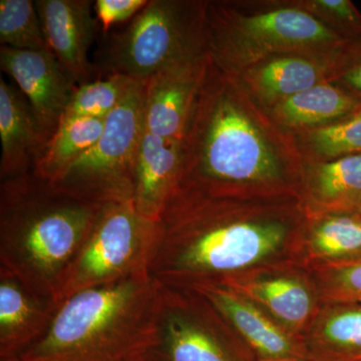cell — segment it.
<instances>
[{"instance_id":"cell-30","label":"cell","mask_w":361,"mask_h":361,"mask_svg":"<svg viewBox=\"0 0 361 361\" xmlns=\"http://www.w3.org/2000/svg\"><path fill=\"white\" fill-rule=\"evenodd\" d=\"M342 80L353 92L361 97V56L349 66Z\"/></svg>"},{"instance_id":"cell-16","label":"cell","mask_w":361,"mask_h":361,"mask_svg":"<svg viewBox=\"0 0 361 361\" xmlns=\"http://www.w3.org/2000/svg\"><path fill=\"white\" fill-rule=\"evenodd\" d=\"M0 179L33 172L45 146L44 137L25 96L0 78Z\"/></svg>"},{"instance_id":"cell-11","label":"cell","mask_w":361,"mask_h":361,"mask_svg":"<svg viewBox=\"0 0 361 361\" xmlns=\"http://www.w3.org/2000/svg\"><path fill=\"white\" fill-rule=\"evenodd\" d=\"M0 66L30 104L47 145L78 85L49 51H20L0 45Z\"/></svg>"},{"instance_id":"cell-19","label":"cell","mask_w":361,"mask_h":361,"mask_svg":"<svg viewBox=\"0 0 361 361\" xmlns=\"http://www.w3.org/2000/svg\"><path fill=\"white\" fill-rule=\"evenodd\" d=\"M244 35L267 44L301 45L334 42L338 37L310 14L280 9L240 20Z\"/></svg>"},{"instance_id":"cell-10","label":"cell","mask_w":361,"mask_h":361,"mask_svg":"<svg viewBox=\"0 0 361 361\" xmlns=\"http://www.w3.org/2000/svg\"><path fill=\"white\" fill-rule=\"evenodd\" d=\"M208 301L254 361H306L302 341L255 304L217 282L190 287Z\"/></svg>"},{"instance_id":"cell-29","label":"cell","mask_w":361,"mask_h":361,"mask_svg":"<svg viewBox=\"0 0 361 361\" xmlns=\"http://www.w3.org/2000/svg\"><path fill=\"white\" fill-rule=\"evenodd\" d=\"M317 6L334 14L345 25L353 26V30L361 32V16L351 2L346 0H319Z\"/></svg>"},{"instance_id":"cell-27","label":"cell","mask_w":361,"mask_h":361,"mask_svg":"<svg viewBox=\"0 0 361 361\" xmlns=\"http://www.w3.org/2000/svg\"><path fill=\"white\" fill-rule=\"evenodd\" d=\"M312 142L324 155H361V104L341 123L315 130Z\"/></svg>"},{"instance_id":"cell-14","label":"cell","mask_w":361,"mask_h":361,"mask_svg":"<svg viewBox=\"0 0 361 361\" xmlns=\"http://www.w3.org/2000/svg\"><path fill=\"white\" fill-rule=\"evenodd\" d=\"M196 61L161 71L145 84V130L169 142H182L198 85Z\"/></svg>"},{"instance_id":"cell-17","label":"cell","mask_w":361,"mask_h":361,"mask_svg":"<svg viewBox=\"0 0 361 361\" xmlns=\"http://www.w3.org/2000/svg\"><path fill=\"white\" fill-rule=\"evenodd\" d=\"M303 346L306 361H361V304L322 303Z\"/></svg>"},{"instance_id":"cell-6","label":"cell","mask_w":361,"mask_h":361,"mask_svg":"<svg viewBox=\"0 0 361 361\" xmlns=\"http://www.w3.org/2000/svg\"><path fill=\"white\" fill-rule=\"evenodd\" d=\"M155 223L135 210L133 202L106 204L77 258L66 272L56 299L149 274Z\"/></svg>"},{"instance_id":"cell-24","label":"cell","mask_w":361,"mask_h":361,"mask_svg":"<svg viewBox=\"0 0 361 361\" xmlns=\"http://www.w3.org/2000/svg\"><path fill=\"white\" fill-rule=\"evenodd\" d=\"M0 44L20 51H49L35 1H0Z\"/></svg>"},{"instance_id":"cell-21","label":"cell","mask_w":361,"mask_h":361,"mask_svg":"<svg viewBox=\"0 0 361 361\" xmlns=\"http://www.w3.org/2000/svg\"><path fill=\"white\" fill-rule=\"evenodd\" d=\"M361 102L331 85H316L287 97L280 106V115L292 125L308 126L330 122L357 110Z\"/></svg>"},{"instance_id":"cell-31","label":"cell","mask_w":361,"mask_h":361,"mask_svg":"<svg viewBox=\"0 0 361 361\" xmlns=\"http://www.w3.org/2000/svg\"><path fill=\"white\" fill-rule=\"evenodd\" d=\"M145 361H160V360H157L155 356L152 355L151 357L148 358V360H145Z\"/></svg>"},{"instance_id":"cell-2","label":"cell","mask_w":361,"mask_h":361,"mask_svg":"<svg viewBox=\"0 0 361 361\" xmlns=\"http://www.w3.org/2000/svg\"><path fill=\"white\" fill-rule=\"evenodd\" d=\"M106 204L75 198L32 172L0 186V266L56 293Z\"/></svg>"},{"instance_id":"cell-22","label":"cell","mask_w":361,"mask_h":361,"mask_svg":"<svg viewBox=\"0 0 361 361\" xmlns=\"http://www.w3.org/2000/svg\"><path fill=\"white\" fill-rule=\"evenodd\" d=\"M314 192L320 200L341 212L360 211L361 155L341 157L320 166Z\"/></svg>"},{"instance_id":"cell-9","label":"cell","mask_w":361,"mask_h":361,"mask_svg":"<svg viewBox=\"0 0 361 361\" xmlns=\"http://www.w3.org/2000/svg\"><path fill=\"white\" fill-rule=\"evenodd\" d=\"M217 283L255 304L302 343L322 305L310 271L294 261L258 266Z\"/></svg>"},{"instance_id":"cell-7","label":"cell","mask_w":361,"mask_h":361,"mask_svg":"<svg viewBox=\"0 0 361 361\" xmlns=\"http://www.w3.org/2000/svg\"><path fill=\"white\" fill-rule=\"evenodd\" d=\"M153 356L160 361H254L203 296L160 283Z\"/></svg>"},{"instance_id":"cell-28","label":"cell","mask_w":361,"mask_h":361,"mask_svg":"<svg viewBox=\"0 0 361 361\" xmlns=\"http://www.w3.org/2000/svg\"><path fill=\"white\" fill-rule=\"evenodd\" d=\"M148 2V0H97L94 8L99 27L108 32L113 26L135 18Z\"/></svg>"},{"instance_id":"cell-1","label":"cell","mask_w":361,"mask_h":361,"mask_svg":"<svg viewBox=\"0 0 361 361\" xmlns=\"http://www.w3.org/2000/svg\"><path fill=\"white\" fill-rule=\"evenodd\" d=\"M228 198L178 188L155 223L149 276L187 289L261 265L299 263L302 237L290 226L277 219H245Z\"/></svg>"},{"instance_id":"cell-20","label":"cell","mask_w":361,"mask_h":361,"mask_svg":"<svg viewBox=\"0 0 361 361\" xmlns=\"http://www.w3.org/2000/svg\"><path fill=\"white\" fill-rule=\"evenodd\" d=\"M106 118H78L59 126L35 161L33 173L51 182L101 137Z\"/></svg>"},{"instance_id":"cell-25","label":"cell","mask_w":361,"mask_h":361,"mask_svg":"<svg viewBox=\"0 0 361 361\" xmlns=\"http://www.w3.org/2000/svg\"><path fill=\"white\" fill-rule=\"evenodd\" d=\"M322 303L361 304V257L308 266Z\"/></svg>"},{"instance_id":"cell-18","label":"cell","mask_w":361,"mask_h":361,"mask_svg":"<svg viewBox=\"0 0 361 361\" xmlns=\"http://www.w3.org/2000/svg\"><path fill=\"white\" fill-rule=\"evenodd\" d=\"M361 257V212L334 213L302 237L299 262L304 267Z\"/></svg>"},{"instance_id":"cell-33","label":"cell","mask_w":361,"mask_h":361,"mask_svg":"<svg viewBox=\"0 0 361 361\" xmlns=\"http://www.w3.org/2000/svg\"><path fill=\"white\" fill-rule=\"evenodd\" d=\"M360 212H361V207H360Z\"/></svg>"},{"instance_id":"cell-23","label":"cell","mask_w":361,"mask_h":361,"mask_svg":"<svg viewBox=\"0 0 361 361\" xmlns=\"http://www.w3.org/2000/svg\"><path fill=\"white\" fill-rule=\"evenodd\" d=\"M137 82L115 73L78 85L61 123L78 118H106L120 106Z\"/></svg>"},{"instance_id":"cell-5","label":"cell","mask_w":361,"mask_h":361,"mask_svg":"<svg viewBox=\"0 0 361 361\" xmlns=\"http://www.w3.org/2000/svg\"><path fill=\"white\" fill-rule=\"evenodd\" d=\"M145 84L137 82L111 115L96 144L51 184L99 204L133 202L135 163L145 133Z\"/></svg>"},{"instance_id":"cell-8","label":"cell","mask_w":361,"mask_h":361,"mask_svg":"<svg viewBox=\"0 0 361 361\" xmlns=\"http://www.w3.org/2000/svg\"><path fill=\"white\" fill-rule=\"evenodd\" d=\"M180 2L149 0L104 52L106 75H122L146 84L161 71L196 61L191 30Z\"/></svg>"},{"instance_id":"cell-32","label":"cell","mask_w":361,"mask_h":361,"mask_svg":"<svg viewBox=\"0 0 361 361\" xmlns=\"http://www.w3.org/2000/svg\"><path fill=\"white\" fill-rule=\"evenodd\" d=\"M6 361H20V360H16V358H14V360H6Z\"/></svg>"},{"instance_id":"cell-26","label":"cell","mask_w":361,"mask_h":361,"mask_svg":"<svg viewBox=\"0 0 361 361\" xmlns=\"http://www.w3.org/2000/svg\"><path fill=\"white\" fill-rule=\"evenodd\" d=\"M318 71L305 59H280L267 63L258 75L261 89L268 96H295L316 85Z\"/></svg>"},{"instance_id":"cell-3","label":"cell","mask_w":361,"mask_h":361,"mask_svg":"<svg viewBox=\"0 0 361 361\" xmlns=\"http://www.w3.org/2000/svg\"><path fill=\"white\" fill-rule=\"evenodd\" d=\"M159 283L149 274L85 289L59 303L20 361H145L155 348Z\"/></svg>"},{"instance_id":"cell-12","label":"cell","mask_w":361,"mask_h":361,"mask_svg":"<svg viewBox=\"0 0 361 361\" xmlns=\"http://www.w3.org/2000/svg\"><path fill=\"white\" fill-rule=\"evenodd\" d=\"M49 51L78 85L92 82L89 51L97 28L90 0H37Z\"/></svg>"},{"instance_id":"cell-15","label":"cell","mask_w":361,"mask_h":361,"mask_svg":"<svg viewBox=\"0 0 361 361\" xmlns=\"http://www.w3.org/2000/svg\"><path fill=\"white\" fill-rule=\"evenodd\" d=\"M182 142H169L145 130L135 163L133 204L142 217L156 223L180 184Z\"/></svg>"},{"instance_id":"cell-13","label":"cell","mask_w":361,"mask_h":361,"mask_svg":"<svg viewBox=\"0 0 361 361\" xmlns=\"http://www.w3.org/2000/svg\"><path fill=\"white\" fill-rule=\"evenodd\" d=\"M59 306L54 296L39 293L0 266V361L18 358L39 341Z\"/></svg>"},{"instance_id":"cell-4","label":"cell","mask_w":361,"mask_h":361,"mask_svg":"<svg viewBox=\"0 0 361 361\" xmlns=\"http://www.w3.org/2000/svg\"><path fill=\"white\" fill-rule=\"evenodd\" d=\"M202 102L179 187L229 196L231 187L275 179L278 165L260 133L226 94Z\"/></svg>"}]
</instances>
